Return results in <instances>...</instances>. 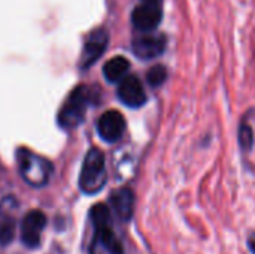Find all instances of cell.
<instances>
[{
	"mask_svg": "<svg viewBox=\"0 0 255 254\" xmlns=\"http://www.w3.org/2000/svg\"><path fill=\"white\" fill-rule=\"evenodd\" d=\"M106 180L108 174L105 154L99 148H91L84 159L82 171L79 175V189L85 195H96L105 187Z\"/></svg>",
	"mask_w": 255,
	"mask_h": 254,
	"instance_id": "6da1fadb",
	"label": "cell"
},
{
	"mask_svg": "<svg viewBox=\"0 0 255 254\" xmlns=\"http://www.w3.org/2000/svg\"><path fill=\"white\" fill-rule=\"evenodd\" d=\"M18 169L22 180L33 187H43L52 174V165L42 156L34 154L27 148H19L16 151Z\"/></svg>",
	"mask_w": 255,
	"mask_h": 254,
	"instance_id": "7a4b0ae2",
	"label": "cell"
},
{
	"mask_svg": "<svg viewBox=\"0 0 255 254\" xmlns=\"http://www.w3.org/2000/svg\"><path fill=\"white\" fill-rule=\"evenodd\" d=\"M90 90L85 85H78L69 94L67 100L63 103L58 114V124L63 129H75L78 127L84 118L90 103Z\"/></svg>",
	"mask_w": 255,
	"mask_h": 254,
	"instance_id": "3957f363",
	"label": "cell"
},
{
	"mask_svg": "<svg viewBox=\"0 0 255 254\" xmlns=\"http://www.w3.org/2000/svg\"><path fill=\"white\" fill-rule=\"evenodd\" d=\"M108 42H109V33L106 28L93 30L84 43V51L81 55V67L88 69L90 66H93L103 55Z\"/></svg>",
	"mask_w": 255,
	"mask_h": 254,
	"instance_id": "277c9868",
	"label": "cell"
},
{
	"mask_svg": "<svg viewBox=\"0 0 255 254\" xmlns=\"http://www.w3.org/2000/svg\"><path fill=\"white\" fill-rule=\"evenodd\" d=\"M46 226V217L42 211H28L21 223V241L25 247L34 249L40 244V235Z\"/></svg>",
	"mask_w": 255,
	"mask_h": 254,
	"instance_id": "5b68a950",
	"label": "cell"
},
{
	"mask_svg": "<svg viewBox=\"0 0 255 254\" xmlns=\"http://www.w3.org/2000/svg\"><path fill=\"white\" fill-rule=\"evenodd\" d=\"M161 18H163V12H161V4L158 3L140 1L131 12V22L134 28L140 31L155 30Z\"/></svg>",
	"mask_w": 255,
	"mask_h": 254,
	"instance_id": "8992f818",
	"label": "cell"
},
{
	"mask_svg": "<svg viewBox=\"0 0 255 254\" xmlns=\"http://www.w3.org/2000/svg\"><path fill=\"white\" fill-rule=\"evenodd\" d=\"M167 39L164 34H143L131 42V49L142 60H152L161 55L166 49Z\"/></svg>",
	"mask_w": 255,
	"mask_h": 254,
	"instance_id": "52a82bcc",
	"label": "cell"
},
{
	"mask_svg": "<svg viewBox=\"0 0 255 254\" xmlns=\"http://www.w3.org/2000/svg\"><path fill=\"white\" fill-rule=\"evenodd\" d=\"M118 97L120 100L130 108H140L146 103V93L139 81V78L133 75H127L120 81L118 85Z\"/></svg>",
	"mask_w": 255,
	"mask_h": 254,
	"instance_id": "ba28073f",
	"label": "cell"
},
{
	"mask_svg": "<svg viewBox=\"0 0 255 254\" xmlns=\"http://www.w3.org/2000/svg\"><path fill=\"white\" fill-rule=\"evenodd\" d=\"M126 130V120L118 111H106L97 121V132L106 142H117Z\"/></svg>",
	"mask_w": 255,
	"mask_h": 254,
	"instance_id": "9c48e42d",
	"label": "cell"
},
{
	"mask_svg": "<svg viewBox=\"0 0 255 254\" xmlns=\"http://www.w3.org/2000/svg\"><path fill=\"white\" fill-rule=\"evenodd\" d=\"M94 237L90 244V254H124V249L112 226L94 229Z\"/></svg>",
	"mask_w": 255,
	"mask_h": 254,
	"instance_id": "30bf717a",
	"label": "cell"
},
{
	"mask_svg": "<svg viewBox=\"0 0 255 254\" xmlns=\"http://www.w3.org/2000/svg\"><path fill=\"white\" fill-rule=\"evenodd\" d=\"M111 207L114 210V213L117 214V217L121 222H130L134 213V193L127 189H118L115 190L111 198H109Z\"/></svg>",
	"mask_w": 255,
	"mask_h": 254,
	"instance_id": "8fae6325",
	"label": "cell"
},
{
	"mask_svg": "<svg viewBox=\"0 0 255 254\" xmlns=\"http://www.w3.org/2000/svg\"><path fill=\"white\" fill-rule=\"evenodd\" d=\"M130 69V63L126 57L117 55L108 60L103 66V75L109 82H120Z\"/></svg>",
	"mask_w": 255,
	"mask_h": 254,
	"instance_id": "7c38bea8",
	"label": "cell"
},
{
	"mask_svg": "<svg viewBox=\"0 0 255 254\" xmlns=\"http://www.w3.org/2000/svg\"><path fill=\"white\" fill-rule=\"evenodd\" d=\"M90 220H91L94 229L112 226V214H111V210L105 204H96L90 210Z\"/></svg>",
	"mask_w": 255,
	"mask_h": 254,
	"instance_id": "4fadbf2b",
	"label": "cell"
},
{
	"mask_svg": "<svg viewBox=\"0 0 255 254\" xmlns=\"http://www.w3.org/2000/svg\"><path fill=\"white\" fill-rule=\"evenodd\" d=\"M15 222L7 216L0 217V246H7L13 241Z\"/></svg>",
	"mask_w": 255,
	"mask_h": 254,
	"instance_id": "5bb4252c",
	"label": "cell"
},
{
	"mask_svg": "<svg viewBox=\"0 0 255 254\" xmlns=\"http://www.w3.org/2000/svg\"><path fill=\"white\" fill-rule=\"evenodd\" d=\"M146 79H148V84L152 88H157V87H160V85H163L166 82V79H167V69L163 64H155V66H152L148 70Z\"/></svg>",
	"mask_w": 255,
	"mask_h": 254,
	"instance_id": "9a60e30c",
	"label": "cell"
},
{
	"mask_svg": "<svg viewBox=\"0 0 255 254\" xmlns=\"http://www.w3.org/2000/svg\"><path fill=\"white\" fill-rule=\"evenodd\" d=\"M239 145L244 151H250L253 148V144H254V133H253V129L248 126V124H241L239 127Z\"/></svg>",
	"mask_w": 255,
	"mask_h": 254,
	"instance_id": "2e32d148",
	"label": "cell"
},
{
	"mask_svg": "<svg viewBox=\"0 0 255 254\" xmlns=\"http://www.w3.org/2000/svg\"><path fill=\"white\" fill-rule=\"evenodd\" d=\"M248 247H250L251 253L255 254V234H251V237L248 240Z\"/></svg>",
	"mask_w": 255,
	"mask_h": 254,
	"instance_id": "e0dca14e",
	"label": "cell"
},
{
	"mask_svg": "<svg viewBox=\"0 0 255 254\" xmlns=\"http://www.w3.org/2000/svg\"><path fill=\"white\" fill-rule=\"evenodd\" d=\"M140 1H148V3H158V4H161V0H140Z\"/></svg>",
	"mask_w": 255,
	"mask_h": 254,
	"instance_id": "ac0fdd59",
	"label": "cell"
}]
</instances>
